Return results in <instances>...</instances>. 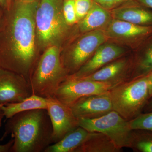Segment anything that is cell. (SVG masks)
I'll return each instance as SVG.
<instances>
[{
  "label": "cell",
  "mask_w": 152,
  "mask_h": 152,
  "mask_svg": "<svg viewBox=\"0 0 152 152\" xmlns=\"http://www.w3.org/2000/svg\"><path fill=\"white\" fill-rule=\"evenodd\" d=\"M129 121L132 130H144L152 132V112L142 113Z\"/></svg>",
  "instance_id": "7402d4cb"
},
{
  "label": "cell",
  "mask_w": 152,
  "mask_h": 152,
  "mask_svg": "<svg viewBox=\"0 0 152 152\" xmlns=\"http://www.w3.org/2000/svg\"><path fill=\"white\" fill-rule=\"evenodd\" d=\"M112 18L139 26H152V10L129 0L110 11Z\"/></svg>",
  "instance_id": "9a60e30c"
},
{
  "label": "cell",
  "mask_w": 152,
  "mask_h": 152,
  "mask_svg": "<svg viewBox=\"0 0 152 152\" xmlns=\"http://www.w3.org/2000/svg\"><path fill=\"white\" fill-rule=\"evenodd\" d=\"M5 134L14 142L11 152H44L53 144V129L46 109L19 113L8 119Z\"/></svg>",
  "instance_id": "7a4b0ae2"
},
{
  "label": "cell",
  "mask_w": 152,
  "mask_h": 152,
  "mask_svg": "<svg viewBox=\"0 0 152 152\" xmlns=\"http://www.w3.org/2000/svg\"><path fill=\"white\" fill-rule=\"evenodd\" d=\"M39 2L15 0L0 19V67L21 75L29 83L41 55L36 36Z\"/></svg>",
  "instance_id": "6da1fadb"
},
{
  "label": "cell",
  "mask_w": 152,
  "mask_h": 152,
  "mask_svg": "<svg viewBox=\"0 0 152 152\" xmlns=\"http://www.w3.org/2000/svg\"><path fill=\"white\" fill-rule=\"evenodd\" d=\"M108 40L104 30H95L81 33L62 48L61 61L69 75L77 72Z\"/></svg>",
  "instance_id": "8992f818"
},
{
  "label": "cell",
  "mask_w": 152,
  "mask_h": 152,
  "mask_svg": "<svg viewBox=\"0 0 152 152\" xmlns=\"http://www.w3.org/2000/svg\"><path fill=\"white\" fill-rule=\"evenodd\" d=\"M4 115L2 112L1 111V110H0V127L1 126L2 121L3 118H4Z\"/></svg>",
  "instance_id": "1f68e13d"
},
{
  "label": "cell",
  "mask_w": 152,
  "mask_h": 152,
  "mask_svg": "<svg viewBox=\"0 0 152 152\" xmlns=\"http://www.w3.org/2000/svg\"><path fill=\"white\" fill-rule=\"evenodd\" d=\"M104 30L108 39L129 44L136 49L152 35V26H139L114 18Z\"/></svg>",
  "instance_id": "9c48e42d"
},
{
  "label": "cell",
  "mask_w": 152,
  "mask_h": 152,
  "mask_svg": "<svg viewBox=\"0 0 152 152\" xmlns=\"http://www.w3.org/2000/svg\"><path fill=\"white\" fill-rule=\"evenodd\" d=\"M23 1L27 2H31L39 1L40 0H20Z\"/></svg>",
  "instance_id": "d6a6232c"
},
{
  "label": "cell",
  "mask_w": 152,
  "mask_h": 152,
  "mask_svg": "<svg viewBox=\"0 0 152 152\" xmlns=\"http://www.w3.org/2000/svg\"><path fill=\"white\" fill-rule=\"evenodd\" d=\"M130 148L135 152H152V132L133 130Z\"/></svg>",
  "instance_id": "44dd1931"
},
{
  "label": "cell",
  "mask_w": 152,
  "mask_h": 152,
  "mask_svg": "<svg viewBox=\"0 0 152 152\" xmlns=\"http://www.w3.org/2000/svg\"><path fill=\"white\" fill-rule=\"evenodd\" d=\"M152 72V35L136 49L132 56L129 80H135L148 75Z\"/></svg>",
  "instance_id": "2e32d148"
},
{
  "label": "cell",
  "mask_w": 152,
  "mask_h": 152,
  "mask_svg": "<svg viewBox=\"0 0 152 152\" xmlns=\"http://www.w3.org/2000/svg\"><path fill=\"white\" fill-rule=\"evenodd\" d=\"M79 126L89 132L105 134L118 148H130L132 133L129 121L114 110L102 116L92 119H80Z\"/></svg>",
  "instance_id": "52a82bcc"
},
{
  "label": "cell",
  "mask_w": 152,
  "mask_h": 152,
  "mask_svg": "<svg viewBox=\"0 0 152 152\" xmlns=\"http://www.w3.org/2000/svg\"><path fill=\"white\" fill-rule=\"evenodd\" d=\"M61 49L53 46L41 55L30 79L32 94L45 98L54 97L60 85L69 75L61 61Z\"/></svg>",
  "instance_id": "277c9868"
},
{
  "label": "cell",
  "mask_w": 152,
  "mask_h": 152,
  "mask_svg": "<svg viewBox=\"0 0 152 152\" xmlns=\"http://www.w3.org/2000/svg\"><path fill=\"white\" fill-rule=\"evenodd\" d=\"M131 65L132 56H124L109 63L93 73L79 79L106 83L110 85L112 88L129 80Z\"/></svg>",
  "instance_id": "7c38bea8"
},
{
  "label": "cell",
  "mask_w": 152,
  "mask_h": 152,
  "mask_svg": "<svg viewBox=\"0 0 152 152\" xmlns=\"http://www.w3.org/2000/svg\"><path fill=\"white\" fill-rule=\"evenodd\" d=\"M0 8L4 10H8V4L7 0H0Z\"/></svg>",
  "instance_id": "f546056e"
},
{
  "label": "cell",
  "mask_w": 152,
  "mask_h": 152,
  "mask_svg": "<svg viewBox=\"0 0 152 152\" xmlns=\"http://www.w3.org/2000/svg\"><path fill=\"white\" fill-rule=\"evenodd\" d=\"M113 18L110 10L94 1L91 8L78 23V29L81 33L97 30H104Z\"/></svg>",
  "instance_id": "e0dca14e"
},
{
  "label": "cell",
  "mask_w": 152,
  "mask_h": 152,
  "mask_svg": "<svg viewBox=\"0 0 152 152\" xmlns=\"http://www.w3.org/2000/svg\"><path fill=\"white\" fill-rule=\"evenodd\" d=\"M63 0H40L36 10L37 42L39 51L53 46L62 48L71 37L72 26L66 22Z\"/></svg>",
  "instance_id": "3957f363"
},
{
  "label": "cell",
  "mask_w": 152,
  "mask_h": 152,
  "mask_svg": "<svg viewBox=\"0 0 152 152\" xmlns=\"http://www.w3.org/2000/svg\"><path fill=\"white\" fill-rule=\"evenodd\" d=\"M46 98L32 94L23 101L0 105V110L6 118H10L21 112L35 109H47Z\"/></svg>",
  "instance_id": "d6986e66"
},
{
  "label": "cell",
  "mask_w": 152,
  "mask_h": 152,
  "mask_svg": "<svg viewBox=\"0 0 152 152\" xmlns=\"http://www.w3.org/2000/svg\"><path fill=\"white\" fill-rule=\"evenodd\" d=\"M3 12L0 9V19H1V17L2 15Z\"/></svg>",
  "instance_id": "836d02e7"
},
{
  "label": "cell",
  "mask_w": 152,
  "mask_h": 152,
  "mask_svg": "<svg viewBox=\"0 0 152 152\" xmlns=\"http://www.w3.org/2000/svg\"><path fill=\"white\" fill-rule=\"evenodd\" d=\"M88 133L86 130L79 126L59 141L50 145L44 152H75L84 141Z\"/></svg>",
  "instance_id": "ffe728a7"
},
{
  "label": "cell",
  "mask_w": 152,
  "mask_h": 152,
  "mask_svg": "<svg viewBox=\"0 0 152 152\" xmlns=\"http://www.w3.org/2000/svg\"><path fill=\"white\" fill-rule=\"evenodd\" d=\"M70 107L74 115L78 119L96 118L113 110L109 92L83 97Z\"/></svg>",
  "instance_id": "4fadbf2b"
},
{
  "label": "cell",
  "mask_w": 152,
  "mask_h": 152,
  "mask_svg": "<svg viewBox=\"0 0 152 152\" xmlns=\"http://www.w3.org/2000/svg\"><path fill=\"white\" fill-rule=\"evenodd\" d=\"M147 76H148V83L149 95L150 99L152 97V72Z\"/></svg>",
  "instance_id": "83f0119b"
},
{
  "label": "cell",
  "mask_w": 152,
  "mask_h": 152,
  "mask_svg": "<svg viewBox=\"0 0 152 152\" xmlns=\"http://www.w3.org/2000/svg\"><path fill=\"white\" fill-rule=\"evenodd\" d=\"M113 110L130 121L142 113L149 99L148 76L127 81L109 91Z\"/></svg>",
  "instance_id": "5b68a950"
},
{
  "label": "cell",
  "mask_w": 152,
  "mask_h": 152,
  "mask_svg": "<svg viewBox=\"0 0 152 152\" xmlns=\"http://www.w3.org/2000/svg\"><path fill=\"white\" fill-rule=\"evenodd\" d=\"M104 8L108 10L118 7L129 0H94Z\"/></svg>",
  "instance_id": "d4e9b609"
},
{
  "label": "cell",
  "mask_w": 152,
  "mask_h": 152,
  "mask_svg": "<svg viewBox=\"0 0 152 152\" xmlns=\"http://www.w3.org/2000/svg\"><path fill=\"white\" fill-rule=\"evenodd\" d=\"M124 48L115 43L106 42L96 50L92 56L77 72L68 77L79 79L93 73L109 63L125 56Z\"/></svg>",
  "instance_id": "5bb4252c"
},
{
  "label": "cell",
  "mask_w": 152,
  "mask_h": 152,
  "mask_svg": "<svg viewBox=\"0 0 152 152\" xmlns=\"http://www.w3.org/2000/svg\"><path fill=\"white\" fill-rule=\"evenodd\" d=\"M110 85L94 81L68 77L60 85L54 97L70 107L78 100L89 95L102 94L109 92Z\"/></svg>",
  "instance_id": "ba28073f"
},
{
  "label": "cell",
  "mask_w": 152,
  "mask_h": 152,
  "mask_svg": "<svg viewBox=\"0 0 152 152\" xmlns=\"http://www.w3.org/2000/svg\"><path fill=\"white\" fill-rule=\"evenodd\" d=\"M94 1V0H75L78 23L88 14L91 8Z\"/></svg>",
  "instance_id": "cb8c5ba5"
},
{
  "label": "cell",
  "mask_w": 152,
  "mask_h": 152,
  "mask_svg": "<svg viewBox=\"0 0 152 152\" xmlns=\"http://www.w3.org/2000/svg\"><path fill=\"white\" fill-rule=\"evenodd\" d=\"M142 5L152 10V0H135Z\"/></svg>",
  "instance_id": "4316f807"
},
{
  "label": "cell",
  "mask_w": 152,
  "mask_h": 152,
  "mask_svg": "<svg viewBox=\"0 0 152 152\" xmlns=\"http://www.w3.org/2000/svg\"><path fill=\"white\" fill-rule=\"evenodd\" d=\"M152 112V97L150 98L145 106L142 113H149Z\"/></svg>",
  "instance_id": "f1b7e54d"
},
{
  "label": "cell",
  "mask_w": 152,
  "mask_h": 152,
  "mask_svg": "<svg viewBox=\"0 0 152 152\" xmlns=\"http://www.w3.org/2000/svg\"><path fill=\"white\" fill-rule=\"evenodd\" d=\"M13 142V139H12L4 145H0V152H11Z\"/></svg>",
  "instance_id": "484cf974"
},
{
  "label": "cell",
  "mask_w": 152,
  "mask_h": 152,
  "mask_svg": "<svg viewBox=\"0 0 152 152\" xmlns=\"http://www.w3.org/2000/svg\"><path fill=\"white\" fill-rule=\"evenodd\" d=\"M63 11L68 25L72 26L77 24L75 0H63Z\"/></svg>",
  "instance_id": "603a6c76"
},
{
  "label": "cell",
  "mask_w": 152,
  "mask_h": 152,
  "mask_svg": "<svg viewBox=\"0 0 152 152\" xmlns=\"http://www.w3.org/2000/svg\"><path fill=\"white\" fill-rule=\"evenodd\" d=\"M32 94L30 83L23 76L0 67V105L20 102Z\"/></svg>",
  "instance_id": "8fae6325"
},
{
  "label": "cell",
  "mask_w": 152,
  "mask_h": 152,
  "mask_svg": "<svg viewBox=\"0 0 152 152\" xmlns=\"http://www.w3.org/2000/svg\"><path fill=\"white\" fill-rule=\"evenodd\" d=\"M47 111L53 129V144L63 138L79 126V119L74 115L70 107L54 97L46 98Z\"/></svg>",
  "instance_id": "30bf717a"
},
{
  "label": "cell",
  "mask_w": 152,
  "mask_h": 152,
  "mask_svg": "<svg viewBox=\"0 0 152 152\" xmlns=\"http://www.w3.org/2000/svg\"><path fill=\"white\" fill-rule=\"evenodd\" d=\"M118 148L108 136L99 132H89L83 144L75 152H120Z\"/></svg>",
  "instance_id": "ac0fdd59"
},
{
  "label": "cell",
  "mask_w": 152,
  "mask_h": 152,
  "mask_svg": "<svg viewBox=\"0 0 152 152\" xmlns=\"http://www.w3.org/2000/svg\"><path fill=\"white\" fill-rule=\"evenodd\" d=\"M14 1H15V0H7V2L8 4V10L11 7H12V5Z\"/></svg>",
  "instance_id": "4dcf8cb0"
}]
</instances>
